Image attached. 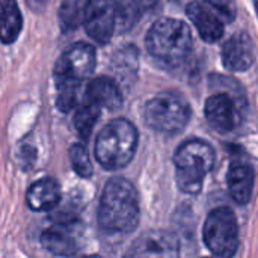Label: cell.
<instances>
[{
    "label": "cell",
    "mask_w": 258,
    "mask_h": 258,
    "mask_svg": "<svg viewBox=\"0 0 258 258\" xmlns=\"http://www.w3.org/2000/svg\"><path fill=\"white\" fill-rule=\"evenodd\" d=\"M186 14L204 41L216 42L222 38L225 30L224 27L225 20L221 17L213 2L209 3L192 2L186 6Z\"/></svg>",
    "instance_id": "cell-11"
},
{
    "label": "cell",
    "mask_w": 258,
    "mask_h": 258,
    "mask_svg": "<svg viewBox=\"0 0 258 258\" xmlns=\"http://www.w3.org/2000/svg\"><path fill=\"white\" fill-rule=\"evenodd\" d=\"M139 17H141V9L138 3L133 2L116 3V24H119L122 30H127L132 26H135Z\"/></svg>",
    "instance_id": "cell-21"
},
{
    "label": "cell",
    "mask_w": 258,
    "mask_h": 258,
    "mask_svg": "<svg viewBox=\"0 0 258 258\" xmlns=\"http://www.w3.org/2000/svg\"><path fill=\"white\" fill-rule=\"evenodd\" d=\"M215 150L201 139H189L180 145L174 156L175 178L180 190L187 195L200 194L206 175L215 166Z\"/></svg>",
    "instance_id": "cell-4"
},
{
    "label": "cell",
    "mask_w": 258,
    "mask_h": 258,
    "mask_svg": "<svg viewBox=\"0 0 258 258\" xmlns=\"http://www.w3.org/2000/svg\"><path fill=\"white\" fill-rule=\"evenodd\" d=\"M98 118H100V107L97 104L86 101L79 106V109L74 113V127L82 139H88L91 136Z\"/></svg>",
    "instance_id": "cell-18"
},
{
    "label": "cell",
    "mask_w": 258,
    "mask_h": 258,
    "mask_svg": "<svg viewBox=\"0 0 258 258\" xmlns=\"http://www.w3.org/2000/svg\"><path fill=\"white\" fill-rule=\"evenodd\" d=\"M70 160L73 169L80 177H91L92 174V163L89 159V153L83 144H74L70 148Z\"/></svg>",
    "instance_id": "cell-20"
},
{
    "label": "cell",
    "mask_w": 258,
    "mask_h": 258,
    "mask_svg": "<svg viewBox=\"0 0 258 258\" xmlns=\"http://www.w3.org/2000/svg\"><path fill=\"white\" fill-rule=\"evenodd\" d=\"M138 148V130L124 119L118 118L106 124L95 141V157L98 163L110 171L127 166Z\"/></svg>",
    "instance_id": "cell-3"
},
{
    "label": "cell",
    "mask_w": 258,
    "mask_h": 258,
    "mask_svg": "<svg viewBox=\"0 0 258 258\" xmlns=\"http://www.w3.org/2000/svg\"><path fill=\"white\" fill-rule=\"evenodd\" d=\"M192 110L189 101L178 92L163 91L145 103V122L159 133L177 135L190 121Z\"/></svg>",
    "instance_id": "cell-5"
},
{
    "label": "cell",
    "mask_w": 258,
    "mask_h": 258,
    "mask_svg": "<svg viewBox=\"0 0 258 258\" xmlns=\"http://www.w3.org/2000/svg\"><path fill=\"white\" fill-rule=\"evenodd\" d=\"M255 60V45L246 32L234 33L222 47V63L230 71H246Z\"/></svg>",
    "instance_id": "cell-12"
},
{
    "label": "cell",
    "mask_w": 258,
    "mask_h": 258,
    "mask_svg": "<svg viewBox=\"0 0 258 258\" xmlns=\"http://www.w3.org/2000/svg\"><path fill=\"white\" fill-rule=\"evenodd\" d=\"M178 239L163 230H153L139 236L127 249L124 258H178Z\"/></svg>",
    "instance_id": "cell-9"
},
{
    "label": "cell",
    "mask_w": 258,
    "mask_h": 258,
    "mask_svg": "<svg viewBox=\"0 0 258 258\" xmlns=\"http://www.w3.org/2000/svg\"><path fill=\"white\" fill-rule=\"evenodd\" d=\"M42 246L59 257H70L77 251V240L73 236L70 225H53L41 234Z\"/></svg>",
    "instance_id": "cell-16"
},
{
    "label": "cell",
    "mask_w": 258,
    "mask_h": 258,
    "mask_svg": "<svg viewBox=\"0 0 258 258\" xmlns=\"http://www.w3.org/2000/svg\"><path fill=\"white\" fill-rule=\"evenodd\" d=\"M242 97L221 91L210 95L204 104L209 124L219 133H230L242 121Z\"/></svg>",
    "instance_id": "cell-8"
},
{
    "label": "cell",
    "mask_w": 258,
    "mask_h": 258,
    "mask_svg": "<svg viewBox=\"0 0 258 258\" xmlns=\"http://www.w3.org/2000/svg\"><path fill=\"white\" fill-rule=\"evenodd\" d=\"M86 95L88 101L97 104L100 109L106 107L110 110H116L122 104V95L118 85L106 76L91 80L86 88Z\"/></svg>",
    "instance_id": "cell-15"
},
{
    "label": "cell",
    "mask_w": 258,
    "mask_h": 258,
    "mask_svg": "<svg viewBox=\"0 0 258 258\" xmlns=\"http://www.w3.org/2000/svg\"><path fill=\"white\" fill-rule=\"evenodd\" d=\"M254 180H255V174L249 162L242 159H236L231 162L227 181H228L230 195L237 204L245 206L251 201L254 192Z\"/></svg>",
    "instance_id": "cell-13"
},
{
    "label": "cell",
    "mask_w": 258,
    "mask_h": 258,
    "mask_svg": "<svg viewBox=\"0 0 258 258\" xmlns=\"http://www.w3.org/2000/svg\"><path fill=\"white\" fill-rule=\"evenodd\" d=\"M23 27L21 12L15 2H3L2 5V41L11 44L17 39Z\"/></svg>",
    "instance_id": "cell-17"
},
{
    "label": "cell",
    "mask_w": 258,
    "mask_h": 258,
    "mask_svg": "<svg viewBox=\"0 0 258 258\" xmlns=\"http://www.w3.org/2000/svg\"><path fill=\"white\" fill-rule=\"evenodd\" d=\"M77 92L79 86H59L57 88V98L56 106L62 112H70L77 104Z\"/></svg>",
    "instance_id": "cell-22"
},
{
    "label": "cell",
    "mask_w": 258,
    "mask_h": 258,
    "mask_svg": "<svg viewBox=\"0 0 258 258\" xmlns=\"http://www.w3.org/2000/svg\"><path fill=\"white\" fill-rule=\"evenodd\" d=\"M97 63L95 48L88 42H76L70 45L54 65L56 86H79L88 79Z\"/></svg>",
    "instance_id": "cell-7"
},
{
    "label": "cell",
    "mask_w": 258,
    "mask_h": 258,
    "mask_svg": "<svg viewBox=\"0 0 258 258\" xmlns=\"http://www.w3.org/2000/svg\"><path fill=\"white\" fill-rule=\"evenodd\" d=\"M26 201L35 212L54 210L60 203V186L54 178H41L29 187Z\"/></svg>",
    "instance_id": "cell-14"
},
{
    "label": "cell",
    "mask_w": 258,
    "mask_h": 258,
    "mask_svg": "<svg viewBox=\"0 0 258 258\" xmlns=\"http://www.w3.org/2000/svg\"><path fill=\"white\" fill-rule=\"evenodd\" d=\"M98 225L107 233H130L139 222V197L135 186L121 177L109 180L97 212Z\"/></svg>",
    "instance_id": "cell-1"
},
{
    "label": "cell",
    "mask_w": 258,
    "mask_h": 258,
    "mask_svg": "<svg viewBox=\"0 0 258 258\" xmlns=\"http://www.w3.org/2000/svg\"><path fill=\"white\" fill-rule=\"evenodd\" d=\"M88 2H63L59 8L60 27L67 30H74L79 24H83L85 11Z\"/></svg>",
    "instance_id": "cell-19"
},
{
    "label": "cell",
    "mask_w": 258,
    "mask_h": 258,
    "mask_svg": "<svg viewBox=\"0 0 258 258\" xmlns=\"http://www.w3.org/2000/svg\"><path fill=\"white\" fill-rule=\"evenodd\" d=\"M83 26L94 41L107 44L116 27V3L88 2Z\"/></svg>",
    "instance_id": "cell-10"
},
{
    "label": "cell",
    "mask_w": 258,
    "mask_h": 258,
    "mask_svg": "<svg viewBox=\"0 0 258 258\" xmlns=\"http://www.w3.org/2000/svg\"><path fill=\"white\" fill-rule=\"evenodd\" d=\"M204 242L212 254L219 258H233L239 248V224L228 207L212 210L204 222Z\"/></svg>",
    "instance_id": "cell-6"
},
{
    "label": "cell",
    "mask_w": 258,
    "mask_h": 258,
    "mask_svg": "<svg viewBox=\"0 0 258 258\" xmlns=\"http://www.w3.org/2000/svg\"><path fill=\"white\" fill-rule=\"evenodd\" d=\"M145 44L148 53L168 65H180L194 47L190 27L177 18L163 17L148 30Z\"/></svg>",
    "instance_id": "cell-2"
}]
</instances>
